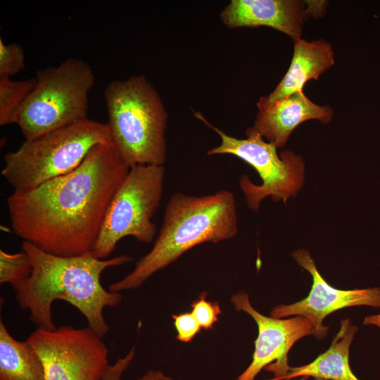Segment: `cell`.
<instances>
[{
	"label": "cell",
	"instance_id": "1",
	"mask_svg": "<svg viewBox=\"0 0 380 380\" xmlns=\"http://www.w3.org/2000/svg\"><path fill=\"white\" fill-rule=\"evenodd\" d=\"M129 170L113 143L95 146L70 173L8 196L13 232L52 255L91 253Z\"/></svg>",
	"mask_w": 380,
	"mask_h": 380
},
{
	"label": "cell",
	"instance_id": "2",
	"mask_svg": "<svg viewBox=\"0 0 380 380\" xmlns=\"http://www.w3.org/2000/svg\"><path fill=\"white\" fill-rule=\"evenodd\" d=\"M22 248L31 258L32 272L29 278L11 286L20 309L29 312L30 321L37 328L56 329L52 305L55 300H62L76 308L84 316L87 327L103 338L109 331L103 310L118 306L122 296L106 290L101 275L107 268L131 262L134 258L122 255L101 260L91 253L62 257L26 241Z\"/></svg>",
	"mask_w": 380,
	"mask_h": 380
},
{
	"label": "cell",
	"instance_id": "3",
	"mask_svg": "<svg viewBox=\"0 0 380 380\" xmlns=\"http://www.w3.org/2000/svg\"><path fill=\"white\" fill-rule=\"evenodd\" d=\"M237 232L236 203L232 192L220 190L201 196L175 193L166 205L152 248L136 262L130 273L111 284L108 291L120 293L137 289L193 247L230 239Z\"/></svg>",
	"mask_w": 380,
	"mask_h": 380
},
{
	"label": "cell",
	"instance_id": "4",
	"mask_svg": "<svg viewBox=\"0 0 380 380\" xmlns=\"http://www.w3.org/2000/svg\"><path fill=\"white\" fill-rule=\"evenodd\" d=\"M107 125L122 161L163 165L167 158V112L156 88L144 75L110 82L103 91Z\"/></svg>",
	"mask_w": 380,
	"mask_h": 380
},
{
	"label": "cell",
	"instance_id": "5",
	"mask_svg": "<svg viewBox=\"0 0 380 380\" xmlns=\"http://www.w3.org/2000/svg\"><path fill=\"white\" fill-rule=\"evenodd\" d=\"M113 143L107 123L87 119L49 132L4 155L1 175L22 191L75 170L90 150L100 144Z\"/></svg>",
	"mask_w": 380,
	"mask_h": 380
},
{
	"label": "cell",
	"instance_id": "6",
	"mask_svg": "<svg viewBox=\"0 0 380 380\" xmlns=\"http://www.w3.org/2000/svg\"><path fill=\"white\" fill-rule=\"evenodd\" d=\"M34 78L15 121L25 140L88 119L95 75L85 61L68 58L58 65L39 70Z\"/></svg>",
	"mask_w": 380,
	"mask_h": 380
},
{
	"label": "cell",
	"instance_id": "7",
	"mask_svg": "<svg viewBox=\"0 0 380 380\" xmlns=\"http://www.w3.org/2000/svg\"><path fill=\"white\" fill-rule=\"evenodd\" d=\"M194 116L213 129L220 137V144L207 151L208 156L229 154L235 156L252 166L262 179V184H253L247 175L239 179L248 206L255 212L260 202L267 196L274 201L286 203L296 196L304 184L305 163L301 156L289 149L279 155L277 147L264 141L253 127L246 130V139L231 137L212 125L200 112Z\"/></svg>",
	"mask_w": 380,
	"mask_h": 380
},
{
	"label": "cell",
	"instance_id": "8",
	"mask_svg": "<svg viewBox=\"0 0 380 380\" xmlns=\"http://www.w3.org/2000/svg\"><path fill=\"white\" fill-rule=\"evenodd\" d=\"M164 165H137L129 170L114 194L101 229L91 251L93 256L108 259L125 236L148 243L157 234L152 221L160 207L165 179Z\"/></svg>",
	"mask_w": 380,
	"mask_h": 380
},
{
	"label": "cell",
	"instance_id": "9",
	"mask_svg": "<svg viewBox=\"0 0 380 380\" xmlns=\"http://www.w3.org/2000/svg\"><path fill=\"white\" fill-rule=\"evenodd\" d=\"M44 365L46 380H103L108 349L90 327L37 328L27 339Z\"/></svg>",
	"mask_w": 380,
	"mask_h": 380
},
{
	"label": "cell",
	"instance_id": "10",
	"mask_svg": "<svg viewBox=\"0 0 380 380\" xmlns=\"http://www.w3.org/2000/svg\"><path fill=\"white\" fill-rule=\"evenodd\" d=\"M231 302L237 311L252 317L258 329L252 361L236 380H255L262 369L273 374L271 380H281L291 368L290 349L299 339L313 334L312 322L302 316L277 319L263 315L252 306L244 291L234 293Z\"/></svg>",
	"mask_w": 380,
	"mask_h": 380
},
{
	"label": "cell",
	"instance_id": "11",
	"mask_svg": "<svg viewBox=\"0 0 380 380\" xmlns=\"http://www.w3.org/2000/svg\"><path fill=\"white\" fill-rule=\"evenodd\" d=\"M293 258L312 276L310 292L304 299L289 305H278L271 311L277 319L289 316H302L313 325V335L317 338L327 336L329 327L323 320L334 311L358 305L380 308V287L354 290H339L329 285L319 274L310 253L302 248L291 253Z\"/></svg>",
	"mask_w": 380,
	"mask_h": 380
},
{
	"label": "cell",
	"instance_id": "12",
	"mask_svg": "<svg viewBox=\"0 0 380 380\" xmlns=\"http://www.w3.org/2000/svg\"><path fill=\"white\" fill-rule=\"evenodd\" d=\"M220 16L229 28L267 26L293 40L300 38L310 15L306 1L232 0Z\"/></svg>",
	"mask_w": 380,
	"mask_h": 380
},
{
	"label": "cell",
	"instance_id": "13",
	"mask_svg": "<svg viewBox=\"0 0 380 380\" xmlns=\"http://www.w3.org/2000/svg\"><path fill=\"white\" fill-rule=\"evenodd\" d=\"M333 113L330 106L313 103L300 90L258 110L253 127L268 142L281 148L302 122L315 119L329 123L332 120Z\"/></svg>",
	"mask_w": 380,
	"mask_h": 380
},
{
	"label": "cell",
	"instance_id": "14",
	"mask_svg": "<svg viewBox=\"0 0 380 380\" xmlns=\"http://www.w3.org/2000/svg\"><path fill=\"white\" fill-rule=\"evenodd\" d=\"M293 54L289 68L273 91L268 96L260 98L257 102L258 110L303 90L307 82L317 80L324 72L334 64L332 46L324 39L308 42L300 37L293 39Z\"/></svg>",
	"mask_w": 380,
	"mask_h": 380
},
{
	"label": "cell",
	"instance_id": "15",
	"mask_svg": "<svg viewBox=\"0 0 380 380\" xmlns=\"http://www.w3.org/2000/svg\"><path fill=\"white\" fill-rule=\"evenodd\" d=\"M357 330L350 319H341L340 329L330 347L310 363L291 367L281 380L302 376L312 377L315 380H360L349 364L350 347Z\"/></svg>",
	"mask_w": 380,
	"mask_h": 380
},
{
	"label": "cell",
	"instance_id": "16",
	"mask_svg": "<svg viewBox=\"0 0 380 380\" xmlns=\"http://www.w3.org/2000/svg\"><path fill=\"white\" fill-rule=\"evenodd\" d=\"M0 380H46L42 362L27 341L14 338L0 321Z\"/></svg>",
	"mask_w": 380,
	"mask_h": 380
},
{
	"label": "cell",
	"instance_id": "17",
	"mask_svg": "<svg viewBox=\"0 0 380 380\" xmlns=\"http://www.w3.org/2000/svg\"><path fill=\"white\" fill-rule=\"evenodd\" d=\"M35 78L14 81L0 77V125L15 123L18 113L34 88Z\"/></svg>",
	"mask_w": 380,
	"mask_h": 380
},
{
	"label": "cell",
	"instance_id": "18",
	"mask_svg": "<svg viewBox=\"0 0 380 380\" xmlns=\"http://www.w3.org/2000/svg\"><path fill=\"white\" fill-rule=\"evenodd\" d=\"M32 263L29 255L22 251L9 253L0 250V284H18L30 277Z\"/></svg>",
	"mask_w": 380,
	"mask_h": 380
},
{
	"label": "cell",
	"instance_id": "19",
	"mask_svg": "<svg viewBox=\"0 0 380 380\" xmlns=\"http://www.w3.org/2000/svg\"><path fill=\"white\" fill-rule=\"evenodd\" d=\"M25 67L23 47L17 43L6 44L0 37V77H11Z\"/></svg>",
	"mask_w": 380,
	"mask_h": 380
},
{
	"label": "cell",
	"instance_id": "20",
	"mask_svg": "<svg viewBox=\"0 0 380 380\" xmlns=\"http://www.w3.org/2000/svg\"><path fill=\"white\" fill-rule=\"evenodd\" d=\"M208 293L204 291L191 304V312L196 317L201 329H210L218 321L222 310L217 302L206 299Z\"/></svg>",
	"mask_w": 380,
	"mask_h": 380
},
{
	"label": "cell",
	"instance_id": "21",
	"mask_svg": "<svg viewBox=\"0 0 380 380\" xmlns=\"http://www.w3.org/2000/svg\"><path fill=\"white\" fill-rule=\"evenodd\" d=\"M172 317L177 330V339L181 342H190L201 329L191 312L173 315Z\"/></svg>",
	"mask_w": 380,
	"mask_h": 380
},
{
	"label": "cell",
	"instance_id": "22",
	"mask_svg": "<svg viewBox=\"0 0 380 380\" xmlns=\"http://www.w3.org/2000/svg\"><path fill=\"white\" fill-rule=\"evenodd\" d=\"M135 353L136 348L132 347L124 357L118 359L113 365H110L103 380H121L124 373L134 360Z\"/></svg>",
	"mask_w": 380,
	"mask_h": 380
},
{
	"label": "cell",
	"instance_id": "23",
	"mask_svg": "<svg viewBox=\"0 0 380 380\" xmlns=\"http://www.w3.org/2000/svg\"><path fill=\"white\" fill-rule=\"evenodd\" d=\"M136 380H175L161 370H148Z\"/></svg>",
	"mask_w": 380,
	"mask_h": 380
},
{
	"label": "cell",
	"instance_id": "24",
	"mask_svg": "<svg viewBox=\"0 0 380 380\" xmlns=\"http://www.w3.org/2000/svg\"><path fill=\"white\" fill-rule=\"evenodd\" d=\"M365 325H374L380 328V314L367 316L363 322Z\"/></svg>",
	"mask_w": 380,
	"mask_h": 380
},
{
	"label": "cell",
	"instance_id": "25",
	"mask_svg": "<svg viewBox=\"0 0 380 380\" xmlns=\"http://www.w3.org/2000/svg\"><path fill=\"white\" fill-rule=\"evenodd\" d=\"M308 379V377L306 376H302V377H300V379H297V380H307ZM271 380V379H270ZM283 380H292V379H283Z\"/></svg>",
	"mask_w": 380,
	"mask_h": 380
}]
</instances>
